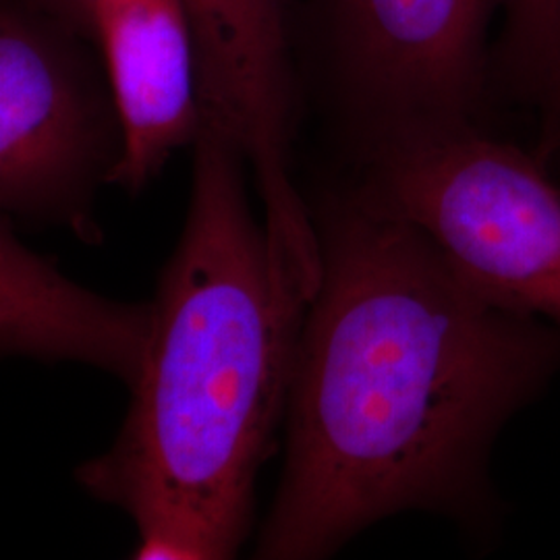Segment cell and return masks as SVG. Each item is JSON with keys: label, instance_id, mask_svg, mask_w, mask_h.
<instances>
[{"label": "cell", "instance_id": "6da1fadb", "mask_svg": "<svg viewBox=\"0 0 560 560\" xmlns=\"http://www.w3.org/2000/svg\"><path fill=\"white\" fill-rule=\"evenodd\" d=\"M316 231L320 275L256 559H326L407 513L480 521L494 442L560 368L559 326L488 300L360 191Z\"/></svg>", "mask_w": 560, "mask_h": 560}, {"label": "cell", "instance_id": "7a4b0ae2", "mask_svg": "<svg viewBox=\"0 0 560 560\" xmlns=\"http://www.w3.org/2000/svg\"><path fill=\"white\" fill-rule=\"evenodd\" d=\"M245 159L201 129L119 434L78 481L133 521V559L222 560L247 540L310 291L256 219Z\"/></svg>", "mask_w": 560, "mask_h": 560}, {"label": "cell", "instance_id": "3957f363", "mask_svg": "<svg viewBox=\"0 0 560 560\" xmlns=\"http://www.w3.org/2000/svg\"><path fill=\"white\" fill-rule=\"evenodd\" d=\"M360 191L416 224L488 300L560 328V189L474 122L368 143Z\"/></svg>", "mask_w": 560, "mask_h": 560}, {"label": "cell", "instance_id": "277c9868", "mask_svg": "<svg viewBox=\"0 0 560 560\" xmlns=\"http://www.w3.org/2000/svg\"><path fill=\"white\" fill-rule=\"evenodd\" d=\"M119 152L110 94L48 21L0 4V217L98 243L94 198Z\"/></svg>", "mask_w": 560, "mask_h": 560}, {"label": "cell", "instance_id": "5b68a950", "mask_svg": "<svg viewBox=\"0 0 560 560\" xmlns=\"http://www.w3.org/2000/svg\"><path fill=\"white\" fill-rule=\"evenodd\" d=\"M502 0H328L337 90L363 131L474 122Z\"/></svg>", "mask_w": 560, "mask_h": 560}, {"label": "cell", "instance_id": "8992f818", "mask_svg": "<svg viewBox=\"0 0 560 560\" xmlns=\"http://www.w3.org/2000/svg\"><path fill=\"white\" fill-rule=\"evenodd\" d=\"M183 7L196 44L201 129L240 150L260 198L295 189L289 168L295 83L282 0H183Z\"/></svg>", "mask_w": 560, "mask_h": 560}, {"label": "cell", "instance_id": "52a82bcc", "mask_svg": "<svg viewBox=\"0 0 560 560\" xmlns=\"http://www.w3.org/2000/svg\"><path fill=\"white\" fill-rule=\"evenodd\" d=\"M92 38L119 117V161L108 185L140 194L200 136L191 25L183 0H94Z\"/></svg>", "mask_w": 560, "mask_h": 560}, {"label": "cell", "instance_id": "ba28073f", "mask_svg": "<svg viewBox=\"0 0 560 560\" xmlns=\"http://www.w3.org/2000/svg\"><path fill=\"white\" fill-rule=\"evenodd\" d=\"M150 301L98 295L21 243L0 217V355L73 361L133 384Z\"/></svg>", "mask_w": 560, "mask_h": 560}, {"label": "cell", "instance_id": "9c48e42d", "mask_svg": "<svg viewBox=\"0 0 560 560\" xmlns=\"http://www.w3.org/2000/svg\"><path fill=\"white\" fill-rule=\"evenodd\" d=\"M46 15L62 27H71L83 36H92L94 0H34Z\"/></svg>", "mask_w": 560, "mask_h": 560}]
</instances>
